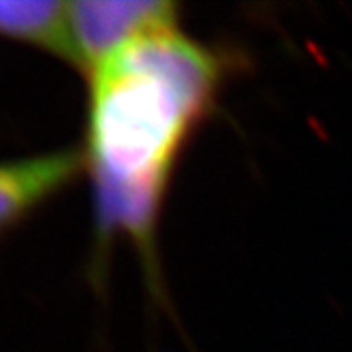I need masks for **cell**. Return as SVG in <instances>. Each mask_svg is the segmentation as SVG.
<instances>
[{"instance_id":"cell-1","label":"cell","mask_w":352,"mask_h":352,"mask_svg":"<svg viewBox=\"0 0 352 352\" xmlns=\"http://www.w3.org/2000/svg\"><path fill=\"white\" fill-rule=\"evenodd\" d=\"M226 78V57L180 28L135 39L90 71L85 159L100 231L127 237L151 270L166 190Z\"/></svg>"},{"instance_id":"cell-2","label":"cell","mask_w":352,"mask_h":352,"mask_svg":"<svg viewBox=\"0 0 352 352\" xmlns=\"http://www.w3.org/2000/svg\"><path fill=\"white\" fill-rule=\"evenodd\" d=\"M180 8L168 0H78L69 2V34L75 65L88 73L113 51L135 39L173 30Z\"/></svg>"},{"instance_id":"cell-3","label":"cell","mask_w":352,"mask_h":352,"mask_svg":"<svg viewBox=\"0 0 352 352\" xmlns=\"http://www.w3.org/2000/svg\"><path fill=\"white\" fill-rule=\"evenodd\" d=\"M85 163V153L78 149L0 163V229L63 190Z\"/></svg>"},{"instance_id":"cell-4","label":"cell","mask_w":352,"mask_h":352,"mask_svg":"<svg viewBox=\"0 0 352 352\" xmlns=\"http://www.w3.org/2000/svg\"><path fill=\"white\" fill-rule=\"evenodd\" d=\"M0 34L39 45L75 65L69 2L0 0Z\"/></svg>"}]
</instances>
